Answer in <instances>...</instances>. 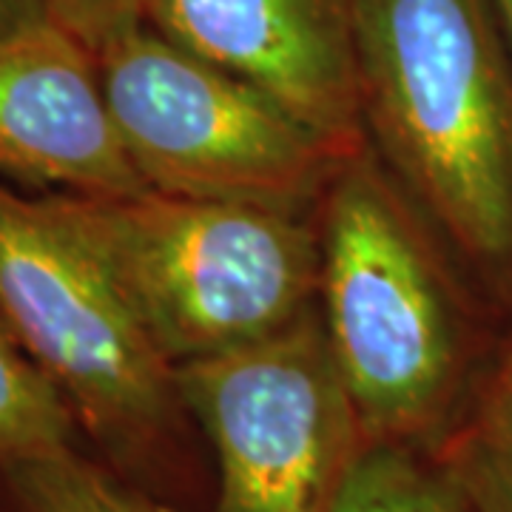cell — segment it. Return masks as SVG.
Listing matches in <instances>:
<instances>
[{
  "mask_svg": "<svg viewBox=\"0 0 512 512\" xmlns=\"http://www.w3.org/2000/svg\"><path fill=\"white\" fill-rule=\"evenodd\" d=\"M77 424L72 404L0 311V464L74 450Z\"/></svg>",
  "mask_w": 512,
  "mask_h": 512,
  "instance_id": "cell-10",
  "label": "cell"
},
{
  "mask_svg": "<svg viewBox=\"0 0 512 512\" xmlns=\"http://www.w3.org/2000/svg\"><path fill=\"white\" fill-rule=\"evenodd\" d=\"M313 222L316 308L365 441L444 436L487 367L447 248L370 146L336 165Z\"/></svg>",
  "mask_w": 512,
  "mask_h": 512,
  "instance_id": "cell-2",
  "label": "cell"
},
{
  "mask_svg": "<svg viewBox=\"0 0 512 512\" xmlns=\"http://www.w3.org/2000/svg\"><path fill=\"white\" fill-rule=\"evenodd\" d=\"M94 60L120 143L151 191L311 217L350 157L271 94L148 23Z\"/></svg>",
  "mask_w": 512,
  "mask_h": 512,
  "instance_id": "cell-4",
  "label": "cell"
},
{
  "mask_svg": "<svg viewBox=\"0 0 512 512\" xmlns=\"http://www.w3.org/2000/svg\"><path fill=\"white\" fill-rule=\"evenodd\" d=\"M0 311L111 458L134 461L168 436L183 410L174 367L49 200L6 185Z\"/></svg>",
  "mask_w": 512,
  "mask_h": 512,
  "instance_id": "cell-5",
  "label": "cell"
},
{
  "mask_svg": "<svg viewBox=\"0 0 512 512\" xmlns=\"http://www.w3.org/2000/svg\"><path fill=\"white\" fill-rule=\"evenodd\" d=\"M174 384L217 456L214 512H333L365 433L316 305Z\"/></svg>",
  "mask_w": 512,
  "mask_h": 512,
  "instance_id": "cell-6",
  "label": "cell"
},
{
  "mask_svg": "<svg viewBox=\"0 0 512 512\" xmlns=\"http://www.w3.org/2000/svg\"><path fill=\"white\" fill-rule=\"evenodd\" d=\"M46 200L171 367L259 342L316 305L319 237L308 217L151 188Z\"/></svg>",
  "mask_w": 512,
  "mask_h": 512,
  "instance_id": "cell-3",
  "label": "cell"
},
{
  "mask_svg": "<svg viewBox=\"0 0 512 512\" xmlns=\"http://www.w3.org/2000/svg\"><path fill=\"white\" fill-rule=\"evenodd\" d=\"M46 18L74 35L94 57L117 37L143 26V0H43Z\"/></svg>",
  "mask_w": 512,
  "mask_h": 512,
  "instance_id": "cell-13",
  "label": "cell"
},
{
  "mask_svg": "<svg viewBox=\"0 0 512 512\" xmlns=\"http://www.w3.org/2000/svg\"><path fill=\"white\" fill-rule=\"evenodd\" d=\"M18 512H171L77 450L0 464Z\"/></svg>",
  "mask_w": 512,
  "mask_h": 512,
  "instance_id": "cell-12",
  "label": "cell"
},
{
  "mask_svg": "<svg viewBox=\"0 0 512 512\" xmlns=\"http://www.w3.org/2000/svg\"><path fill=\"white\" fill-rule=\"evenodd\" d=\"M46 20L43 0H0V37Z\"/></svg>",
  "mask_w": 512,
  "mask_h": 512,
  "instance_id": "cell-14",
  "label": "cell"
},
{
  "mask_svg": "<svg viewBox=\"0 0 512 512\" xmlns=\"http://www.w3.org/2000/svg\"><path fill=\"white\" fill-rule=\"evenodd\" d=\"M498 9H501L504 32H507V40H510V49H512V0H498Z\"/></svg>",
  "mask_w": 512,
  "mask_h": 512,
  "instance_id": "cell-15",
  "label": "cell"
},
{
  "mask_svg": "<svg viewBox=\"0 0 512 512\" xmlns=\"http://www.w3.org/2000/svg\"><path fill=\"white\" fill-rule=\"evenodd\" d=\"M433 458L478 512H512V333L487 359Z\"/></svg>",
  "mask_w": 512,
  "mask_h": 512,
  "instance_id": "cell-9",
  "label": "cell"
},
{
  "mask_svg": "<svg viewBox=\"0 0 512 512\" xmlns=\"http://www.w3.org/2000/svg\"><path fill=\"white\" fill-rule=\"evenodd\" d=\"M146 23L254 83L342 154L367 148L356 0H143Z\"/></svg>",
  "mask_w": 512,
  "mask_h": 512,
  "instance_id": "cell-7",
  "label": "cell"
},
{
  "mask_svg": "<svg viewBox=\"0 0 512 512\" xmlns=\"http://www.w3.org/2000/svg\"><path fill=\"white\" fill-rule=\"evenodd\" d=\"M370 151L481 293L512 308V49L498 0H356Z\"/></svg>",
  "mask_w": 512,
  "mask_h": 512,
  "instance_id": "cell-1",
  "label": "cell"
},
{
  "mask_svg": "<svg viewBox=\"0 0 512 512\" xmlns=\"http://www.w3.org/2000/svg\"><path fill=\"white\" fill-rule=\"evenodd\" d=\"M333 512H478L436 458L410 444L365 441Z\"/></svg>",
  "mask_w": 512,
  "mask_h": 512,
  "instance_id": "cell-11",
  "label": "cell"
},
{
  "mask_svg": "<svg viewBox=\"0 0 512 512\" xmlns=\"http://www.w3.org/2000/svg\"><path fill=\"white\" fill-rule=\"evenodd\" d=\"M0 174L83 197L148 191L114 128L97 60L55 20L0 37Z\"/></svg>",
  "mask_w": 512,
  "mask_h": 512,
  "instance_id": "cell-8",
  "label": "cell"
}]
</instances>
